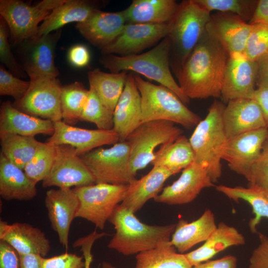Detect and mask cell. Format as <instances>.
Listing matches in <instances>:
<instances>
[{
	"instance_id": "1",
	"label": "cell",
	"mask_w": 268,
	"mask_h": 268,
	"mask_svg": "<svg viewBox=\"0 0 268 268\" xmlns=\"http://www.w3.org/2000/svg\"><path fill=\"white\" fill-rule=\"evenodd\" d=\"M229 57L206 27L177 76L184 94L190 99L221 98Z\"/></svg>"
},
{
	"instance_id": "2",
	"label": "cell",
	"mask_w": 268,
	"mask_h": 268,
	"mask_svg": "<svg viewBox=\"0 0 268 268\" xmlns=\"http://www.w3.org/2000/svg\"><path fill=\"white\" fill-rule=\"evenodd\" d=\"M108 221L116 232L108 247L125 256H130L150 250L161 243L170 241L176 224L151 225L140 221L134 213L117 205Z\"/></svg>"
},
{
	"instance_id": "3",
	"label": "cell",
	"mask_w": 268,
	"mask_h": 268,
	"mask_svg": "<svg viewBox=\"0 0 268 268\" xmlns=\"http://www.w3.org/2000/svg\"><path fill=\"white\" fill-rule=\"evenodd\" d=\"M170 42L167 36L151 50L126 56L103 54L100 62L111 72L130 70L154 80L175 93L185 104L190 99L174 79L170 65Z\"/></svg>"
},
{
	"instance_id": "4",
	"label": "cell",
	"mask_w": 268,
	"mask_h": 268,
	"mask_svg": "<svg viewBox=\"0 0 268 268\" xmlns=\"http://www.w3.org/2000/svg\"><path fill=\"white\" fill-rule=\"evenodd\" d=\"M211 14L195 0H183L169 22L170 65L176 77L198 43Z\"/></svg>"
},
{
	"instance_id": "5",
	"label": "cell",
	"mask_w": 268,
	"mask_h": 268,
	"mask_svg": "<svg viewBox=\"0 0 268 268\" xmlns=\"http://www.w3.org/2000/svg\"><path fill=\"white\" fill-rule=\"evenodd\" d=\"M225 107L222 102L215 100L189 138L195 162L205 167L213 183L222 175V152L227 139L222 120Z\"/></svg>"
},
{
	"instance_id": "6",
	"label": "cell",
	"mask_w": 268,
	"mask_h": 268,
	"mask_svg": "<svg viewBox=\"0 0 268 268\" xmlns=\"http://www.w3.org/2000/svg\"><path fill=\"white\" fill-rule=\"evenodd\" d=\"M134 75L141 97V123L166 120L191 129L201 121L200 117L188 108L172 90Z\"/></svg>"
},
{
	"instance_id": "7",
	"label": "cell",
	"mask_w": 268,
	"mask_h": 268,
	"mask_svg": "<svg viewBox=\"0 0 268 268\" xmlns=\"http://www.w3.org/2000/svg\"><path fill=\"white\" fill-rule=\"evenodd\" d=\"M183 130L175 123L166 120L141 123L127 137L130 164L134 175L151 163L158 146L173 142L183 135Z\"/></svg>"
},
{
	"instance_id": "8",
	"label": "cell",
	"mask_w": 268,
	"mask_h": 268,
	"mask_svg": "<svg viewBox=\"0 0 268 268\" xmlns=\"http://www.w3.org/2000/svg\"><path fill=\"white\" fill-rule=\"evenodd\" d=\"M79 156L96 183L128 185L136 179L131 169L130 147L126 140L109 148H97Z\"/></svg>"
},
{
	"instance_id": "9",
	"label": "cell",
	"mask_w": 268,
	"mask_h": 268,
	"mask_svg": "<svg viewBox=\"0 0 268 268\" xmlns=\"http://www.w3.org/2000/svg\"><path fill=\"white\" fill-rule=\"evenodd\" d=\"M128 185L95 183L73 188L79 206L76 218L103 229L114 210L124 200Z\"/></svg>"
},
{
	"instance_id": "10",
	"label": "cell",
	"mask_w": 268,
	"mask_h": 268,
	"mask_svg": "<svg viewBox=\"0 0 268 268\" xmlns=\"http://www.w3.org/2000/svg\"><path fill=\"white\" fill-rule=\"evenodd\" d=\"M65 0H43L34 5L19 0H0V17L5 21L13 43L37 36L39 23Z\"/></svg>"
},
{
	"instance_id": "11",
	"label": "cell",
	"mask_w": 268,
	"mask_h": 268,
	"mask_svg": "<svg viewBox=\"0 0 268 268\" xmlns=\"http://www.w3.org/2000/svg\"><path fill=\"white\" fill-rule=\"evenodd\" d=\"M24 97L13 104L20 111L53 122L62 120L61 96L63 85L56 77L30 76Z\"/></svg>"
},
{
	"instance_id": "12",
	"label": "cell",
	"mask_w": 268,
	"mask_h": 268,
	"mask_svg": "<svg viewBox=\"0 0 268 268\" xmlns=\"http://www.w3.org/2000/svg\"><path fill=\"white\" fill-rule=\"evenodd\" d=\"M95 183L94 177L77 154L75 148L67 144L57 145L53 165L42 181L43 187L71 189Z\"/></svg>"
},
{
	"instance_id": "13",
	"label": "cell",
	"mask_w": 268,
	"mask_h": 268,
	"mask_svg": "<svg viewBox=\"0 0 268 268\" xmlns=\"http://www.w3.org/2000/svg\"><path fill=\"white\" fill-rule=\"evenodd\" d=\"M268 136V128H261L227 138L222 149V159L229 168L248 181L251 168L259 156Z\"/></svg>"
},
{
	"instance_id": "14",
	"label": "cell",
	"mask_w": 268,
	"mask_h": 268,
	"mask_svg": "<svg viewBox=\"0 0 268 268\" xmlns=\"http://www.w3.org/2000/svg\"><path fill=\"white\" fill-rule=\"evenodd\" d=\"M61 32L60 29L36 36L19 44L21 66L29 76L45 75L57 77L59 75L55 58Z\"/></svg>"
},
{
	"instance_id": "15",
	"label": "cell",
	"mask_w": 268,
	"mask_h": 268,
	"mask_svg": "<svg viewBox=\"0 0 268 268\" xmlns=\"http://www.w3.org/2000/svg\"><path fill=\"white\" fill-rule=\"evenodd\" d=\"M169 30V23H127L117 38L101 52L120 56L138 54L167 37Z\"/></svg>"
},
{
	"instance_id": "16",
	"label": "cell",
	"mask_w": 268,
	"mask_h": 268,
	"mask_svg": "<svg viewBox=\"0 0 268 268\" xmlns=\"http://www.w3.org/2000/svg\"><path fill=\"white\" fill-rule=\"evenodd\" d=\"M257 61L248 59L243 54L229 55L221 91L224 102L237 98H252L256 88Z\"/></svg>"
},
{
	"instance_id": "17",
	"label": "cell",
	"mask_w": 268,
	"mask_h": 268,
	"mask_svg": "<svg viewBox=\"0 0 268 268\" xmlns=\"http://www.w3.org/2000/svg\"><path fill=\"white\" fill-rule=\"evenodd\" d=\"M213 186L205 167L194 161L182 170L176 181L163 188L154 200L169 205L186 204L193 201L203 189Z\"/></svg>"
},
{
	"instance_id": "18",
	"label": "cell",
	"mask_w": 268,
	"mask_h": 268,
	"mask_svg": "<svg viewBox=\"0 0 268 268\" xmlns=\"http://www.w3.org/2000/svg\"><path fill=\"white\" fill-rule=\"evenodd\" d=\"M54 133L47 141L56 145L72 146L79 156L101 146L114 145L120 141L119 135L113 130L80 128L62 120L54 122Z\"/></svg>"
},
{
	"instance_id": "19",
	"label": "cell",
	"mask_w": 268,
	"mask_h": 268,
	"mask_svg": "<svg viewBox=\"0 0 268 268\" xmlns=\"http://www.w3.org/2000/svg\"><path fill=\"white\" fill-rule=\"evenodd\" d=\"M44 202L51 227L57 233L60 244L67 249L70 225L76 218L79 200L72 189H52L46 192Z\"/></svg>"
},
{
	"instance_id": "20",
	"label": "cell",
	"mask_w": 268,
	"mask_h": 268,
	"mask_svg": "<svg viewBox=\"0 0 268 268\" xmlns=\"http://www.w3.org/2000/svg\"><path fill=\"white\" fill-rule=\"evenodd\" d=\"M222 120L227 138L267 127L261 107L252 98L229 101L224 109Z\"/></svg>"
},
{
	"instance_id": "21",
	"label": "cell",
	"mask_w": 268,
	"mask_h": 268,
	"mask_svg": "<svg viewBox=\"0 0 268 268\" xmlns=\"http://www.w3.org/2000/svg\"><path fill=\"white\" fill-rule=\"evenodd\" d=\"M206 27L230 55L244 54L253 25L237 15L218 12L211 14Z\"/></svg>"
},
{
	"instance_id": "22",
	"label": "cell",
	"mask_w": 268,
	"mask_h": 268,
	"mask_svg": "<svg viewBox=\"0 0 268 268\" xmlns=\"http://www.w3.org/2000/svg\"><path fill=\"white\" fill-rule=\"evenodd\" d=\"M0 240L10 245L18 255L36 254L45 257L51 243L39 228L24 222L0 221Z\"/></svg>"
},
{
	"instance_id": "23",
	"label": "cell",
	"mask_w": 268,
	"mask_h": 268,
	"mask_svg": "<svg viewBox=\"0 0 268 268\" xmlns=\"http://www.w3.org/2000/svg\"><path fill=\"white\" fill-rule=\"evenodd\" d=\"M127 24L123 10L105 12L98 9L76 29L93 45L102 49L113 42Z\"/></svg>"
},
{
	"instance_id": "24",
	"label": "cell",
	"mask_w": 268,
	"mask_h": 268,
	"mask_svg": "<svg viewBox=\"0 0 268 268\" xmlns=\"http://www.w3.org/2000/svg\"><path fill=\"white\" fill-rule=\"evenodd\" d=\"M113 130L120 141L129 135L141 123V97L134 74H128L124 90L113 114Z\"/></svg>"
},
{
	"instance_id": "25",
	"label": "cell",
	"mask_w": 268,
	"mask_h": 268,
	"mask_svg": "<svg viewBox=\"0 0 268 268\" xmlns=\"http://www.w3.org/2000/svg\"><path fill=\"white\" fill-rule=\"evenodd\" d=\"M54 122L26 114L14 107L10 101L2 102L0 108V134H14L35 136L52 135Z\"/></svg>"
},
{
	"instance_id": "26",
	"label": "cell",
	"mask_w": 268,
	"mask_h": 268,
	"mask_svg": "<svg viewBox=\"0 0 268 268\" xmlns=\"http://www.w3.org/2000/svg\"><path fill=\"white\" fill-rule=\"evenodd\" d=\"M175 174L165 167L153 166L147 174L128 185L124 200L120 204L136 212L148 201L154 199L162 190L165 181Z\"/></svg>"
},
{
	"instance_id": "27",
	"label": "cell",
	"mask_w": 268,
	"mask_h": 268,
	"mask_svg": "<svg viewBox=\"0 0 268 268\" xmlns=\"http://www.w3.org/2000/svg\"><path fill=\"white\" fill-rule=\"evenodd\" d=\"M36 184L24 170L0 154V195L4 200L30 201L37 194Z\"/></svg>"
},
{
	"instance_id": "28",
	"label": "cell",
	"mask_w": 268,
	"mask_h": 268,
	"mask_svg": "<svg viewBox=\"0 0 268 268\" xmlns=\"http://www.w3.org/2000/svg\"><path fill=\"white\" fill-rule=\"evenodd\" d=\"M216 228L214 214L207 209L198 219L191 222L180 219L176 224L170 242L183 254L196 245L205 242Z\"/></svg>"
},
{
	"instance_id": "29",
	"label": "cell",
	"mask_w": 268,
	"mask_h": 268,
	"mask_svg": "<svg viewBox=\"0 0 268 268\" xmlns=\"http://www.w3.org/2000/svg\"><path fill=\"white\" fill-rule=\"evenodd\" d=\"M93 1L85 0H65L53 9L39 25L37 36L55 32L64 25L86 21L97 9Z\"/></svg>"
},
{
	"instance_id": "30",
	"label": "cell",
	"mask_w": 268,
	"mask_h": 268,
	"mask_svg": "<svg viewBox=\"0 0 268 268\" xmlns=\"http://www.w3.org/2000/svg\"><path fill=\"white\" fill-rule=\"evenodd\" d=\"M245 242L243 235L236 228L220 222L202 246L185 254L193 267L209 261L229 247L242 245Z\"/></svg>"
},
{
	"instance_id": "31",
	"label": "cell",
	"mask_w": 268,
	"mask_h": 268,
	"mask_svg": "<svg viewBox=\"0 0 268 268\" xmlns=\"http://www.w3.org/2000/svg\"><path fill=\"white\" fill-rule=\"evenodd\" d=\"M178 5L174 0H134L123 12L127 23L166 24Z\"/></svg>"
},
{
	"instance_id": "32",
	"label": "cell",
	"mask_w": 268,
	"mask_h": 268,
	"mask_svg": "<svg viewBox=\"0 0 268 268\" xmlns=\"http://www.w3.org/2000/svg\"><path fill=\"white\" fill-rule=\"evenodd\" d=\"M216 190L236 202L243 200L251 206L255 216L250 219L249 227L253 233H258L257 225L263 217L268 218V190L253 184L247 187L220 185Z\"/></svg>"
},
{
	"instance_id": "33",
	"label": "cell",
	"mask_w": 268,
	"mask_h": 268,
	"mask_svg": "<svg viewBox=\"0 0 268 268\" xmlns=\"http://www.w3.org/2000/svg\"><path fill=\"white\" fill-rule=\"evenodd\" d=\"M128 74L126 71L107 73L98 68L88 72L90 87L94 90L104 104L113 112L124 90Z\"/></svg>"
},
{
	"instance_id": "34",
	"label": "cell",
	"mask_w": 268,
	"mask_h": 268,
	"mask_svg": "<svg viewBox=\"0 0 268 268\" xmlns=\"http://www.w3.org/2000/svg\"><path fill=\"white\" fill-rule=\"evenodd\" d=\"M194 161V153L189 139L182 135L173 142L160 146L155 152L151 164L165 167L176 174Z\"/></svg>"
},
{
	"instance_id": "35",
	"label": "cell",
	"mask_w": 268,
	"mask_h": 268,
	"mask_svg": "<svg viewBox=\"0 0 268 268\" xmlns=\"http://www.w3.org/2000/svg\"><path fill=\"white\" fill-rule=\"evenodd\" d=\"M134 268H192L185 254L178 253L170 241L136 255Z\"/></svg>"
},
{
	"instance_id": "36",
	"label": "cell",
	"mask_w": 268,
	"mask_h": 268,
	"mask_svg": "<svg viewBox=\"0 0 268 268\" xmlns=\"http://www.w3.org/2000/svg\"><path fill=\"white\" fill-rule=\"evenodd\" d=\"M0 139L1 153L23 170L43 143L38 141L35 136L9 133L0 134Z\"/></svg>"
},
{
	"instance_id": "37",
	"label": "cell",
	"mask_w": 268,
	"mask_h": 268,
	"mask_svg": "<svg viewBox=\"0 0 268 268\" xmlns=\"http://www.w3.org/2000/svg\"><path fill=\"white\" fill-rule=\"evenodd\" d=\"M89 89L80 82L63 85L61 96L62 121L73 126L80 121L87 101Z\"/></svg>"
},
{
	"instance_id": "38",
	"label": "cell",
	"mask_w": 268,
	"mask_h": 268,
	"mask_svg": "<svg viewBox=\"0 0 268 268\" xmlns=\"http://www.w3.org/2000/svg\"><path fill=\"white\" fill-rule=\"evenodd\" d=\"M57 145L43 142L32 159L23 169L29 178L37 184L49 174L57 154Z\"/></svg>"
},
{
	"instance_id": "39",
	"label": "cell",
	"mask_w": 268,
	"mask_h": 268,
	"mask_svg": "<svg viewBox=\"0 0 268 268\" xmlns=\"http://www.w3.org/2000/svg\"><path fill=\"white\" fill-rule=\"evenodd\" d=\"M113 114L114 112L102 102L94 90L90 87L80 121L94 123L98 129L112 130L114 128Z\"/></svg>"
},
{
	"instance_id": "40",
	"label": "cell",
	"mask_w": 268,
	"mask_h": 268,
	"mask_svg": "<svg viewBox=\"0 0 268 268\" xmlns=\"http://www.w3.org/2000/svg\"><path fill=\"white\" fill-rule=\"evenodd\" d=\"M210 13L216 10L238 15L245 21L251 19L258 3L257 0H195Z\"/></svg>"
},
{
	"instance_id": "41",
	"label": "cell",
	"mask_w": 268,
	"mask_h": 268,
	"mask_svg": "<svg viewBox=\"0 0 268 268\" xmlns=\"http://www.w3.org/2000/svg\"><path fill=\"white\" fill-rule=\"evenodd\" d=\"M253 25L247 41L244 55L249 60L257 61L268 54V25Z\"/></svg>"
},
{
	"instance_id": "42",
	"label": "cell",
	"mask_w": 268,
	"mask_h": 268,
	"mask_svg": "<svg viewBox=\"0 0 268 268\" xmlns=\"http://www.w3.org/2000/svg\"><path fill=\"white\" fill-rule=\"evenodd\" d=\"M8 28L5 21L0 17V61L14 75L19 78H24L27 74L23 70L21 65L19 64L14 58L10 49L8 40Z\"/></svg>"
},
{
	"instance_id": "43",
	"label": "cell",
	"mask_w": 268,
	"mask_h": 268,
	"mask_svg": "<svg viewBox=\"0 0 268 268\" xmlns=\"http://www.w3.org/2000/svg\"><path fill=\"white\" fill-rule=\"evenodd\" d=\"M30 85V81L20 79L0 67V95L10 96L15 102L21 100L26 93Z\"/></svg>"
},
{
	"instance_id": "44",
	"label": "cell",
	"mask_w": 268,
	"mask_h": 268,
	"mask_svg": "<svg viewBox=\"0 0 268 268\" xmlns=\"http://www.w3.org/2000/svg\"><path fill=\"white\" fill-rule=\"evenodd\" d=\"M248 182L249 184H256L268 190V136L251 168Z\"/></svg>"
},
{
	"instance_id": "45",
	"label": "cell",
	"mask_w": 268,
	"mask_h": 268,
	"mask_svg": "<svg viewBox=\"0 0 268 268\" xmlns=\"http://www.w3.org/2000/svg\"><path fill=\"white\" fill-rule=\"evenodd\" d=\"M83 256L66 252L51 258H43L42 268H85Z\"/></svg>"
},
{
	"instance_id": "46",
	"label": "cell",
	"mask_w": 268,
	"mask_h": 268,
	"mask_svg": "<svg viewBox=\"0 0 268 268\" xmlns=\"http://www.w3.org/2000/svg\"><path fill=\"white\" fill-rule=\"evenodd\" d=\"M258 234L260 243L251 254L248 268H268V237Z\"/></svg>"
},
{
	"instance_id": "47",
	"label": "cell",
	"mask_w": 268,
	"mask_h": 268,
	"mask_svg": "<svg viewBox=\"0 0 268 268\" xmlns=\"http://www.w3.org/2000/svg\"><path fill=\"white\" fill-rule=\"evenodd\" d=\"M0 268H19L18 253L3 241H0Z\"/></svg>"
},
{
	"instance_id": "48",
	"label": "cell",
	"mask_w": 268,
	"mask_h": 268,
	"mask_svg": "<svg viewBox=\"0 0 268 268\" xmlns=\"http://www.w3.org/2000/svg\"><path fill=\"white\" fill-rule=\"evenodd\" d=\"M90 53L88 49L84 45H76L72 47L68 53V59L73 66L82 67L89 63Z\"/></svg>"
},
{
	"instance_id": "49",
	"label": "cell",
	"mask_w": 268,
	"mask_h": 268,
	"mask_svg": "<svg viewBox=\"0 0 268 268\" xmlns=\"http://www.w3.org/2000/svg\"><path fill=\"white\" fill-rule=\"evenodd\" d=\"M192 268H237V259L234 256L227 255L218 259L201 263Z\"/></svg>"
},
{
	"instance_id": "50",
	"label": "cell",
	"mask_w": 268,
	"mask_h": 268,
	"mask_svg": "<svg viewBox=\"0 0 268 268\" xmlns=\"http://www.w3.org/2000/svg\"><path fill=\"white\" fill-rule=\"evenodd\" d=\"M252 98L260 106L266 127L268 128V86H258Z\"/></svg>"
},
{
	"instance_id": "51",
	"label": "cell",
	"mask_w": 268,
	"mask_h": 268,
	"mask_svg": "<svg viewBox=\"0 0 268 268\" xmlns=\"http://www.w3.org/2000/svg\"><path fill=\"white\" fill-rule=\"evenodd\" d=\"M250 24L263 23L268 25V0H259Z\"/></svg>"
},
{
	"instance_id": "52",
	"label": "cell",
	"mask_w": 268,
	"mask_h": 268,
	"mask_svg": "<svg viewBox=\"0 0 268 268\" xmlns=\"http://www.w3.org/2000/svg\"><path fill=\"white\" fill-rule=\"evenodd\" d=\"M19 268H42L43 257L36 254L18 255Z\"/></svg>"
},
{
	"instance_id": "53",
	"label": "cell",
	"mask_w": 268,
	"mask_h": 268,
	"mask_svg": "<svg viewBox=\"0 0 268 268\" xmlns=\"http://www.w3.org/2000/svg\"><path fill=\"white\" fill-rule=\"evenodd\" d=\"M258 75L257 86H268V54L257 61Z\"/></svg>"
},
{
	"instance_id": "54",
	"label": "cell",
	"mask_w": 268,
	"mask_h": 268,
	"mask_svg": "<svg viewBox=\"0 0 268 268\" xmlns=\"http://www.w3.org/2000/svg\"><path fill=\"white\" fill-rule=\"evenodd\" d=\"M85 261V268H90V265L92 261V256L91 253V250H86L82 252ZM102 268H116L111 263L104 262L102 265Z\"/></svg>"
}]
</instances>
